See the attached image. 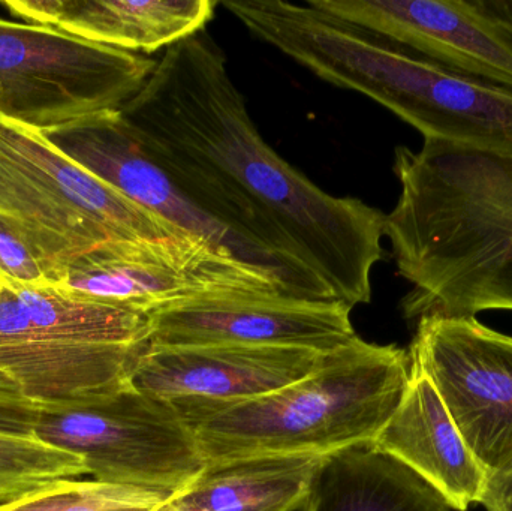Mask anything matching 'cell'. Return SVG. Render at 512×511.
<instances>
[{"label": "cell", "instance_id": "obj_1", "mask_svg": "<svg viewBox=\"0 0 512 511\" xmlns=\"http://www.w3.org/2000/svg\"><path fill=\"white\" fill-rule=\"evenodd\" d=\"M120 113L144 150L254 249L289 296L370 303L384 213L328 194L265 143L207 29L167 48Z\"/></svg>", "mask_w": 512, "mask_h": 511}, {"label": "cell", "instance_id": "obj_16", "mask_svg": "<svg viewBox=\"0 0 512 511\" xmlns=\"http://www.w3.org/2000/svg\"><path fill=\"white\" fill-rule=\"evenodd\" d=\"M12 17L129 53L167 50L206 29L215 0H6Z\"/></svg>", "mask_w": 512, "mask_h": 511}, {"label": "cell", "instance_id": "obj_18", "mask_svg": "<svg viewBox=\"0 0 512 511\" xmlns=\"http://www.w3.org/2000/svg\"><path fill=\"white\" fill-rule=\"evenodd\" d=\"M327 456H259L207 464L177 497L210 511H300Z\"/></svg>", "mask_w": 512, "mask_h": 511}, {"label": "cell", "instance_id": "obj_24", "mask_svg": "<svg viewBox=\"0 0 512 511\" xmlns=\"http://www.w3.org/2000/svg\"><path fill=\"white\" fill-rule=\"evenodd\" d=\"M512 48V0H474Z\"/></svg>", "mask_w": 512, "mask_h": 511}, {"label": "cell", "instance_id": "obj_11", "mask_svg": "<svg viewBox=\"0 0 512 511\" xmlns=\"http://www.w3.org/2000/svg\"><path fill=\"white\" fill-rule=\"evenodd\" d=\"M45 135L72 161L119 189L144 209L162 216L186 233L209 240L242 263L264 270L279 281L245 240L210 216L144 150L120 110L93 114L51 129Z\"/></svg>", "mask_w": 512, "mask_h": 511}, {"label": "cell", "instance_id": "obj_5", "mask_svg": "<svg viewBox=\"0 0 512 511\" xmlns=\"http://www.w3.org/2000/svg\"><path fill=\"white\" fill-rule=\"evenodd\" d=\"M0 216L51 285L111 242L186 236L72 161L45 132L0 117Z\"/></svg>", "mask_w": 512, "mask_h": 511}, {"label": "cell", "instance_id": "obj_6", "mask_svg": "<svg viewBox=\"0 0 512 511\" xmlns=\"http://www.w3.org/2000/svg\"><path fill=\"white\" fill-rule=\"evenodd\" d=\"M156 60L0 17V117L42 132L128 104Z\"/></svg>", "mask_w": 512, "mask_h": 511}, {"label": "cell", "instance_id": "obj_9", "mask_svg": "<svg viewBox=\"0 0 512 511\" xmlns=\"http://www.w3.org/2000/svg\"><path fill=\"white\" fill-rule=\"evenodd\" d=\"M489 476L512 465V336L477 317H423L408 350Z\"/></svg>", "mask_w": 512, "mask_h": 511}, {"label": "cell", "instance_id": "obj_3", "mask_svg": "<svg viewBox=\"0 0 512 511\" xmlns=\"http://www.w3.org/2000/svg\"><path fill=\"white\" fill-rule=\"evenodd\" d=\"M221 5L256 38L327 83L393 111L424 140L512 155V89L448 68L309 0Z\"/></svg>", "mask_w": 512, "mask_h": 511}, {"label": "cell", "instance_id": "obj_19", "mask_svg": "<svg viewBox=\"0 0 512 511\" xmlns=\"http://www.w3.org/2000/svg\"><path fill=\"white\" fill-rule=\"evenodd\" d=\"M89 474L80 456L36 435L0 432V504L17 500L57 480Z\"/></svg>", "mask_w": 512, "mask_h": 511}, {"label": "cell", "instance_id": "obj_21", "mask_svg": "<svg viewBox=\"0 0 512 511\" xmlns=\"http://www.w3.org/2000/svg\"><path fill=\"white\" fill-rule=\"evenodd\" d=\"M51 285L20 234L0 216V287Z\"/></svg>", "mask_w": 512, "mask_h": 511}, {"label": "cell", "instance_id": "obj_14", "mask_svg": "<svg viewBox=\"0 0 512 511\" xmlns=\"http://www.w3.org/2000/svg\"><path fill=\"white\" fill-rule=\"evenodd\" d=\"M147 344L83 345L36 327L14 290L0 287V372L39 407L81 404L131 387Z\"/></svg>", "mask_w": 512, "mask_h": 511}, {"label": "cell", "instance_id": "obj_10", "mask_svg": "<svg viewBox=\"0 0 512 511\" xmlns=\"http://www.w3.org/2000/svg\"><path fill=\"white\" fill-rule=\"evenodd\" d=\"M351 306L288 296L204 297L150 314L147 344L255 345L331 351L357 336Z\"/></svg>", "mask_w": 512, "mask_h": 511}, {"label": "cell", "instance_id": "obj_15", "mask_svg": "<svg viewBox=\"0 0 512 511\" xmlns=\"http://www.w3.org/2000/svg\"><path fill=\"white\" fill-rule=\"evenodd\" d=\"M370 446L417 474L451 510L468 511L481 503L489 474L463 440L429 378L414 363L399 407Z\"/></svg>", "mask_w": 512, "mask_h": 511}, {"label": "cell", "instance_id": "obj_12", "mask_svg": "<svg viewBox=\"0 0 512 511\" xmlns=\"http://www.w3.org/2000/svg\"><path fill=\"white\" fill-rule=\"evenodd\" d=\"M328 353L303 347L147 344L132 369L131 386L170 404H234L307 377Z\"/></svg>", "mask_w": 512, "mask_h": 511}, {"label": "cell", "instance_id": "obj_17", "mask_svg": "<svg viewBox=\"0 0 512 511\" xmlns=\"http://www.w3.org/2000/svg\"><path fill=\"white\" fill-rule=\"evenodd\" d=\"M300 511L451 509L417 474L367 444L327 456Z\"/></svg>", "mask_w": 512, "mask_h": 511}, {"label": "cell", "instance_id": "obj_2", "mask_svg": "<svg viewBox=\"0 0 512 511\" xmlns=\"http://www.w3.org/2000/svg\"><path fill=\"white\" fill-rule=\"evenodd\" d=\"M385 215L408 320L512 311V155L424 140L396 147Z\"/></svg>", "mask_w": 512, "mask_h": 511}, {"label": "cell", "instance_id": "obj_20", "mask_svg": "<svg viewBox=\"0 0 512 511\" xmlns=\"http://www.w3.org/2000/svg\"><path fill=\"white\" fill-rule=\"evenodd\" d=\"M167 500L143 489L68 479L0 504V511H156Z\"/></svg>", "mask_w": 512, "mask_h": 511}, {"label": "cell", "instance_id": "obj_25", "mask_svg": "<svg viewBox=\"0 0 512 511\" xmlns=\"http://www.w3.org/2000/svg\"><path fill=\"white\" fill-rule=\"evenodd\" d=\"M156 511H210L204 509V507L198 506V504L189 503V501L183 500L180 497H173L170 500L162 503Z\"/></svg>", "mask_w": 512, "mask_h": 511}, {"label": "cell", "instance_id": "obj_23", "mask_svg": "<svg viewBox=\"0 0 512 511\" xmlns=\"http://www.w3.org/2000/svg\"><path fill=\"white\" fill-rule=\"evenodd\" d=\"M480 504L487 511H512V465L489 476Z\"/></svg>", "mask_w": 512, "mask_h": 511}, {"label": "cell", "instance_id": "obj_8", "mask_svg": "<svg viewBox=\"0 0 512 511\" xmlns=\"http://www.w3.org/2000/svg\"><path fill=\"white\" fill-rule=\"evenodd\" d=\"M56 287L144 315L204 297L288 296L276 278L195 234L107 243Z\"/></svg>", "mask_w": 512, "mask_h": 511}, {"label": "cell", "instance_id": "obj_13", "mask_svg": "<svg viewBox=\"0 0 512 511\" xmlns=\"http://www.w3.org/2000/svg\"><path fill=\"white\" fill-rule=\"evenodd\" d=\"M463 74L512 89V48L474 0H309Z\"/></svg>", "mask_w": 512, "mask_h": 511}, {"label": "cell", "instance_id": "obj_4", "mask_svg": "<svg viewBox=\"0 0 512 511\" xmlns=\"http://www.w3.org/2000/svg\"><path fill=\"white\" fill-rule=\"evenodd\" d=\"M411 357L355 336L307 377L234 404L173 402L207 464L259 456H330L372 444L399 407Z\"/></svg>", "mask_w": 512, "mask_h": 511}, {"label": "cell", "instance_id": "obj_22", "mask_svg": "<svg viewBox=\"0 0 512 511\" xmlns=\"http://www.w3.org/2000/svg\"><path fill=\"white\" fill-rule=\"evenodd\" d=\"M41 407L33 404L14 381L0 372V432L15 435H36Z\"/></svg>", "mask_w": 512, "mask_h": 511}, {"label": "cell", "instance_id": "obj_7", "mask_svg": "<svg viewBox=\"0 0 512 511\" xmlns=\"http://www.w3.org/2000/svg\"><path fill=\"white\" fill-rule=\"evenodd\" d=\"M36 437L80 456L96 482L168 500L207 465L176 407L132 386L81 404L42 407Z\"/></svg>", "mask_w": 512, "mask_h": 511}]
</instances>
